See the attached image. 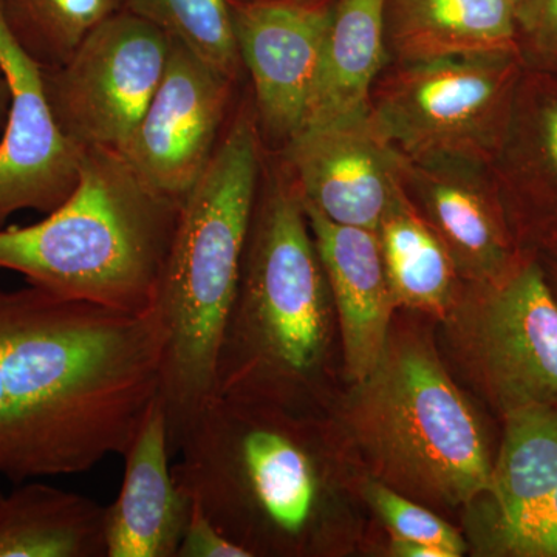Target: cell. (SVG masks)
I'll return each mask as SVG.
<instances>
[{"instance_id": "33", "label": "cell", "mask_w": 557, "mask_h": 557, "mask_svg": "<svg viewBox=\"0 0 557 557\" xmlns=\"http://www.w3.org/2000/svg\"><path fill=\"white\" fill-rule=\"evenodd\" d=\"M509 2H511V3H512V7H515V9H516V7H518V5H519V3H522V2H523V0H509Z\"/></svg>"}, {"instance_id": "21", "label": "cell", "mask_w": 557, "mask_h": 557, "mask_svg": "<svg viewBox=\"0 0 557 557\" xmlns=\"http://www.w3.org/2000/svg\"><path fill=\"white\" fill-rule=\"evenodd\" d=\"M504 418L487 487L496 502L497 527L536 507L557 486V406H523Z\"/></svg>"}, {"instance_id": "29", "label": "cell", "mask_w": 557, "mask_h": 557, "mask_svg": "<svg viewBox=\"0 0 557 557\" xmlns=\"http://www.w3.org/2000/svg\"><path fill=\"white\" fill-rule=\"evenodd\" d=\"M392 555L399 557H453L443 548L435 545L421 544V542L394 539L391 542Z\"/></svg>"}, {"instance_id": "17", "label": "cell", "mask_w": 557, "mask_h": 557, "mask_svg": "<svg viewBox=\"0 0 557 557\" xmlns=\"http://www.w3.org/2000/svg\"><path fill=\"white\" fill-rule=\"evenodd\" d=\"M387 50L399 64L515 50L509 0H384Z\"/></svg>"}, {"instance_id": "22", "label": "cell", "mask_w": 557, "mask_h": 557, "mask_svg": "<svg viewBox=\"0 0 557 557\" xmlns=\"http://www.w3.org/2000/svg\"><path fill=\"white\" fill-rule=\"evenodd\" d=\"M11 38L40 70L61 67L123 0H0Z\"/></svg>"}, {"instance_id": "9", "label": "cell", "mask_w": 557, "mask_h": 557, "mask_svg": "<svg viewBox=\"0 0 557 557\" xmlns=\"http://www.w3.org/2000/svg\"><path fill=\"white\" fill-rule=\"evenodd\" d=\"M170 47L166 33L120 10L65 64L42 70L62 134L81 149L126 148L159 87Z\"/></svg>"}, {"instance_id": "30", "label": "cell", "mask_w": 557, "mask_h": 557, "mask_svg": "<svg viewBox=\"0 0 557 557\" xmlns=\"http://www.w3.org/2000/svg\"><path fill=\"white\" fill-rule=\"evenodd\" d=\"M11 109V87L5 70L0 65V131L5 129Z\"/></svg>"}, {"instance_id": "19", "label": "cell", "mask_w": 557, "mask_h": 557, "mask_svg": "<svg viewBox=\"0 0 557 557\" xmlns=\"http://www.w3.org/2000/svg\"><path fill=\"white\" fill-rule=\"evenodd\" d=\"M0 493V557H106V507L42 482Z\"/></svg>"}, {"instance_id": "24", "label": "cell", "mask_w": 557, "mask_h": 557, "mask_svg": "<svg viewBox=\"0 0 557 557\" xmlns=\"http://www.w3.org/2000/svg\"><path fill=\"white\" fill-rule=\"evenodd\" d=\"M364 494L370 507L375 509L391 531L392 537L435 545L453 557L467 552V544L456 528L424 505L403 496L375 479L366 486Z\"/></svg>"}, {"instance_id": "23", "label": "cell", "mask_w": 557, "mask_h": 557, "mask_svg": "<svg viewBox=\"0 0 557 557\" xmlns=\"http://www.w3.org/2000/svg\"><path fill=\"white\" fill-rule=\"evenodd\" d=\"M123 10L182 42L237 83L242 65L230 0H123Z\"/></svg>"}, {"instance_id": "26", "label": "cell", "mask_w": 557, "mask_h": 557, "mask_svg": "<svg viewBox=\"0 0 557 557\" xmlns=\"http://www.w3.org/2000/svg\"><path fill=\"white\" fill-rule=\"evenodd\" d=\"M175 557H252V555L247 548L231 541L196 504H193Z\"/></svg>"}, {"instance_id": "3", "label": "cell", "mask_w": 557, "mask_h": 557, "mask_svg": "<svg viewBox=\"0 0 557 557\" xmlns=\"http://www.w3.org/2000/svg\"><path fill=\"white\" fill-rule=\"evenodd\" d=\"M332 304L298 183L282 157H263L218 395L282 399L313 383L327 357Z\"/></svg>"}, {"instance_id": "5", "label": "cell", "mask_w": 557, "mask_h": 557, "mask_svg": "<svg viewBox=\"0 0 557 557\" xmlns=\"http://www.w3.org/2000/svg\"><path fill=\"white\" fill-rule=\"evenodd\" d=\"M347 421L375 480L403 496L457 508L487 493L482 421L416 330L391 329L379 364L355 383Z\"/></svg>"}, {"instance_id": "10", "label": "cell", "mask_w": 557, "mask_h": 557, "mask_svg": "<svg viewBox=\"0 0 557 557\" xmlns=\"http://www.w3.org/2000/svg\"><path fill=\"white\" fill-rule=\"evenodd\" d=\"M236 84L171 38L163 76L121 150L124 159L149 186L183 203L214 157Z\"/></svg>"}, {"instance_id": "1", "label": "cell", "mask_w": 557, "mask_h": 557, "mask_svg": "<svg viewBox=\"0 0 557 557\" xmlns=\"http://www.w3.org/2000/svg\"><path fill=\"white\" fill-rule=\"evenodd\" d=\"M156 310L0 288V475L79 474L123 456L160 398Z\"/></svg>"}, {"instance_id": "8", "label": "cell", "mask_w": 557, "mask_h": 557, "mask_svg": "<svg viewBox=\"0 0 557 557\" xmlns=\"http://www.w3.org/2000/svg\"><path fill=\"white\" fill-rule=\"evenodd\" d=\"M443 321L461 366L502 416L557 406V300L536 263L471 284Z\"/></svg>"}, {"instance_id": "7", "label": "cell", "mask_w": 557, "mask_h": 557, "mask_svg": "<svg viewBox=\"0 0 557 557\" xmlns=\"http://www.w3.org/2000/svg\"><path fill=\"white\" fill-rule=\"evenodd\" d=\"M512 50L399 64L370 98L373 116L410 161L483 164L507 139Z\"/></svg>"}, {"instance_id": "13", "label": "cell", "mask_w": 557, "mask_h": 557, "mask_svg": "<svg viewBox=\"0 0 557 557\" xmlns=\"http://www.w3.org/2000/svg\"><path fill=\"white\" fill-rule=\"evenodd\" d=\"M0 65L11 87L9 121L0 141V230L32 209L50 214L79 182L83 149L58 127L46 98L42 70L11 38L0 7Z\"/></svg>"}, {"instance_id": "15", "label": "cell", "mask_w": 557, "mask_h": 557, "mask_svg": "<svg viewBox=\"0 0 557 557\" xmlns=\"http://www.w3.org/2000/svg\"><path fill=\"white\" fill-rule=\"evenodd\" d=\"M338 317L348 380L359 383L379 364L395 302L375 231L339 225L304 201Z\"/></svg>"}, {"instance_id": "25", "label": "cell", "mask_w": 557, "mask_h": 557, "mask_svg": "<svg viewBox=\"0 0 557 557\" xmlns=\"http://www.w3.org/2000/svg\"><path fill=\"white\" fill-rule=\"evenodd\" d=\"M502 552L520 557H557V486L536 507L497 527Z\"/></svg>"}, {"instance_id": "6", "label": "cell", "mask_w": 557, "mask_h": 557, "mask_svg": "<svg viewBox=\"0 0 557 557\" xmlns=\"http://www.w3.org/2000/svg\"><path fill=\"white\" fill-rule=\"evenodd\" d=\"M247 398L215 395L172 465L177 485L231 541L256 556L260 533L298 544L317 512V460L298 432Z\"/></svg>"}, {"instance_id": "11", "label": "cell", "mask_w": 557, "mask_h": 557, "mask_svg": "<svg viewBox=\"0 0 557 557\" xmlns=\"http://www.w3.org/2000/svg\"><path fill=\"white\" fill-rule=\"evenodd\" d=\"M306 203L339 225L379 231L405 190L406 159L372 108L296 132L281 153Z\"/></svg>"}, {"instance_id": "27", "label": "cell", "mask_w": 557, "mask_h": 557, "mask_svg": "<svg viewBox=\"0 0 557 557\" xmlns=\"http://www.w3.org/2000/svg\"><path fill=\"white\" fill-rule=\"evenodd\" d=\"M515 16L531 44L557 60V0H523Z\"/></svg>"}, {"instance_id": "31", "label": "cell", "mask_w": 557, "mask_h": 557, "mask_svg": "<svg viewBox=\"0 0 557 557\" xmlns=\"http://www.w3.org/2000/svg\"><path fill=\"white\" fill-rule=\"evenodd\" d=\"M548 285L549 288H552L553 295H555V298L557 300V249L555 252V258H553V284H549L548 282Z\"/></svg>"}, {"instance_id": "32", "label": "cell", "mask_w": 557, "mask_h": 557, "mask_svg": "<svg viewBox=\"0 0 557 557\" xmlns=\"http://www.w3.org/2000/svg\"><path fill=\"white\" fill-rule=\"evenodd\" d=\"M240 2H259V0H240ZM300 2H333V0H300Z\"/></svg>"}, {"instance_id": "12", "label": "cell", "mask_w": 557, "mask_h": 557, "mask_svg": "<svg viewBox=\"0 0 557 557\" xmlns=\"http://www.w3.org/2000/svg\"><path fill=\"white\" fill-rule=\"evenodd\" d=\"M333 2L230 0L242 65L252 83V108L262 143L270 139L284 149L302 126Z\"/></svg>"}, {"instance_id": "28", "label": "cell", "mask_w": 557, "mask_h": 557, "mask_svg": "<svg viewBox=\"0 0 557 557\" xmlns=\"http://www.w3.org/2000/svg\"><path fill=\"white\" fill-rule=\"evenodd\" d=\"M530 149L545 175L557 183V98L539 102L531 116Z\"/></svg>"}, {"instance_id": "14", "label": "cell", "mask_w": 557, "mask_h": 557, "mask_svg": "<svg viewBox=\"0 0 557 557\" xmlns=\"http://www.w3.org/2000/svg\"><path fill=\"white\" fill-rule=\"evenodd\" d=\"M405 188L413 207L469 284L497 281L515 269L504 218L483 164L406 161Z\"/></svg>"}, {"instance_id": "2", "label": "cell", "mask_w": 557, "mask_h": 557, "mask_svg": "<svg viewBox=\"0 0 557 557\" xmlns=\"http://www.w3.org/2000/svg\"><path fill=\"white\" fill-rule=\"evenodd\" d=\"M263 152L255 108L244 101L180 208L153 306L164 335L160 399L172 450L218 395L220 344L239 287Z\"/></svg>"}, {"instance_id": "16", "label": "cell", "mask_w": 557, "mask_h": 557, "mask_svg": "<svg viewBox=\"0 0 557 557\" xmlns=\"http://www.w3.org/2000/svg\"><path fill=\"white\" fill-rule=\"evenodd\" d=\"M170 429L157 399L124 454L119 497L106 507V557H175L193 500L175 482Z\"/></svg>"}, {"instance_id": "4", "label": "cell", "mask_w": 557, "mask_h": 557, "mask_svg": "<svg viewBox=\"0 0 557 557\" xmlns=\"http://www.w3.org/2000/svg\"><path fill=\"white\" fill-rule=\"evenodd\" d=\"M180 208L119 150L83 149L78 186L60 208L30 226L0 230V270L60 298L148 313Z\"/></svg>"}, {"instance_id": "18", "label": "cell", "mask_w": 557, "mask_h": 557, "mask_svg": "<svg viewBox=\"0 0 557 557\" xmlns=\"http://www.w3.org/2000/svg\"><path fill=\"white\" fill-rule=\"evenodd\" d=\"M384 0H335L324 53L302 126L370 109L386 65Z\"/></svg>"}, {"instance_id": "20", "label": "cell", "mask_w": 557, "mask_h": 557, "mask_svg": "<svg viewBox=\"0 0 557 557\" xmlns=\"http://www.w3.org/2000/svg\"><path fill=\"white\" fill-rule=\"evenodd\" d=\"M395 307L445 319L458 298V273L445 245L403 190L379 231Z\"/></svg>"}]
</instances>
